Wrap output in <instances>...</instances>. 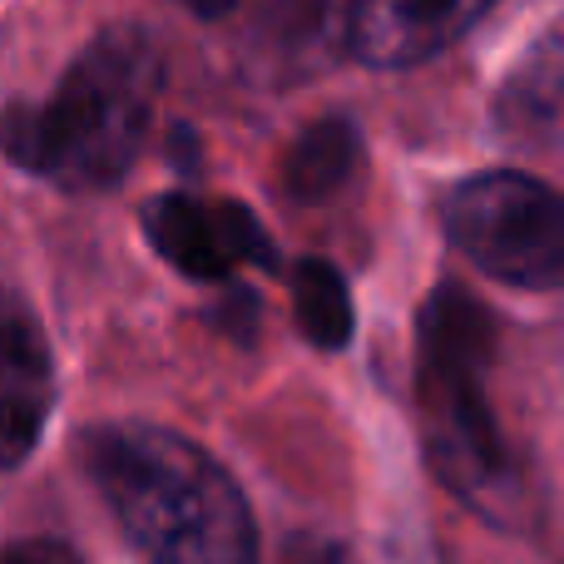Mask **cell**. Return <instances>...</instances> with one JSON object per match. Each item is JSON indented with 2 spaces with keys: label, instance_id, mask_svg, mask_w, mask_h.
<instances>
[{
  "label": "cell",
  "instance_id": "cell-14",
  "mask_svg": "<svg viewBox=\"0 0 564 564\" xmlns=\"http://www.w3.org/2000/svg\"><path fill=\"white\" fill-rule=\"evenodd\" d=\"M194 15H208V20H218V15H228V10L238 6V0H184Z\"/></svg>",
  "mask_w": 564,
  "mask_h": 564
},
{
  "label": "cell",
  "instance_id": "cell-5",
  "mask_svg": "<svg viewBox=\"0 0 564 564\" xmlns=\"http://www.w3.org/2000/svg\"><path fill=\"white\" fill-rule=\"evenodd\" d=\"M144 238L169 268L194 282H224L234 268H278L268 228L234 198L159 194L144 204Z\"/></svg>",
  "mask_w": 564,
  "mask_h": 564
},
{
  "label": "cell",
  "instance_id": "cell-8",
  "mask_svg": "<svg viewBox=\"0 0 564 564\" xmlns=\"http://www.w3.org/2000/svg\"><path fill=\"white\" fill-rule=\"evenodd\" d=\"M351 0H268L253 30V59L273 79H307L347 45Z\"/></svg>",
  "mask_w": 564,
  "mask_h": 564
},
{
  "label": "cell",
  "instance_id": "cell-6",
  "mask_svg": "<svg viewBox=\"0 0 564 564\" xmlns=\"http://www.w3.org/2000/svg\"><path fill=\"white\" fill-rule=\"evenodd\" d=\"M55 406V361L40 317L20 292L0 288V470L25 466Z\"/></svg>",
  "mask_w": 564,
  "mask_h": 564
},
{
  "label": "cell",
  "instance_id": "cell-1",
  "mask_svg": "<svg viewBox=\"0 0 564 564\" xmlns=\"http://www.w3.org/2000/svg\"><path fill=\"white\" fill-rule=\"evenodd\" d=\"M85 470L144 564H258L243 490L188 436L109 421L85 436Z\"/></svg>",
  "mask_w": 564,
  "mask_h": 564
},
{
  "label": "cell",
  "instance_id": "cell-9",
  "mask_svg": "<svg viewBox=\"0 0 564 564\" xmlns=\"http://www.w3.org/2000/svg\"><path fill=\"white\" fill-rule=\"evenodd\" d=\"M560 99H564V55H560V30H545L540 45L516 65V75L500 89L496 119L510 139L520 144L550 149L560 139Z\"/></svg>",
  "mask_w": 564,
  "mask_h": 564
},
{
  "label": "cell",
  "instance_id": "cell-3",
  "mask_svg": "<svg viewBox=\"0 0 564 564\" xmlns=\"http://www.w3.org/2000/svg\"><path fill=\"white\" fill-rule=\"evenodd\" d=\"M496 357V317L460 282H441L421 307L416 401L436 476L496 525L520 520V476L496 411L486 401V371Z\"/></svg>",
  "mask_w": 564,
  "mask_h": 564
},
{
  "label": "cell",
  "instance_id": "cell-4",
  "mask_svg": "<svg viewBox=\"0 0 564 564\" xmlns=\"http://www.w3.org/2000/svg\"><path fill=\"white\" fill-rule=\"evenodd\" d=\"M446 238L496 282L555 292L564 282V204L545 178L470 174L441 204Z\"/></svg>",
  "mask_w": 564,
  "mask_h": 564
},
{
  "label": "cell",
  "instance_id": "cell-10",
  "mask_svg": "<svg viewBox=\"0 0 564 564\" xmlns=\"http://www.w3.org/2000/svg\"><path fill=\"white\" fill-rule=\"evenodd\" d=\"M361 164V134L351 119L327 115L307 124L292 149L282 154V194L292 204H327L332 194L347 188V178Z\"/></svg>",
  "mask_w": 564,
  "mask_h": 564
},
{
  "label": "cell",
  "instance_id": "cell-2",
  "mask_svg": "<svg viewBox=\"0 0 564 564\" xmlns=\"http://www.w3.org/2000/svg\"><path fill=\"white\" fill-rule=\"evenodd\" d=\"M164 55L139 25H109L79 50L55 95L15 105L0 119L10 164L69 194H95L124 178L154 124Z\"/></svg>",
  "mask_w": 564,
  "mask_h": 564
},
{
  "label": "cell",
  "instance_id": "cell-12",
  "mask_svg": "<svg viewBox=\"0 0 564 564\" xmlns=\"http://www.w3.org/2000/svg\"><path fill=\"white\" fill-rule=\"evenodd\" d=\"M0 564H79L55 540H20V545H0Z\"/></svg>",
  "mask_w": 564,
  "mask_h": 564
},
{
  "label": "cell",
  "instance_id": "cell-11",
  "mask_svg": "<svg viewBox=\"0 0 564 564\" xmlns=\"http://www.w3.org/2000/svg\"><path fill=\"white\" fill-rule=\"evenodd\" d=\"M292 307H297V327L312 347L341 351L351 341V327H357L351 292H347V278L327 258H302L292 268Z\"/></svg>",
  "mask_w": 564,
  "mask_h": 564
},
{
  "label": "cell",
  "instance_id": "cell-7",
  "mask_svg": "<svg viewBox=\"0 0 564 564\" xmlns=\"http://www.w3.org/2000/svg\"><path fill=\"white\" fill-rule=\"evenodd\" d=\"M496 0H351L347 50L361 65L406 69L451 50Z\"/></svg>",
  "mask_w": 564,
  "mask_h": 564
},
{
  "label": "cell",
  "instance_id": "cell-13",
  "mask_svg": "<svg viewBox=\"0 0 564 564\" xmlns=\"http://www.w3.org/2000/svg\"><path fill=\"white\" fill-rule=\"evenodd\" d=\"M288 564H347V555H341V545H307L302 555H292Z\"/></svg>",
  "mask_w": 564,
  "mask_h": 564
}]
</instances>
